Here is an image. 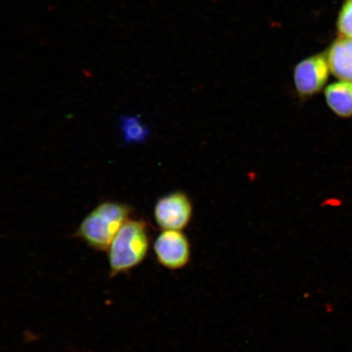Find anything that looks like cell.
<instances>
[{
	"label": "cell",
	"mask_w": 352,
	"mask_h": 352,
	"mask_svg": "<svg viewBox=\"0 0 352 352\" xmlns=\"http://www.w3.org/2000/svg\"><path fill=\"white\" fill-rule=\"evenodd\" d=\"M108 250L111 276L125 274L139 266L147 257L149 250L147 224L142 220H127Z\"/></svg>",
	"instance_id": "obj_1"
},
{
	"label": "cell",
	"mask_w": 352,
	"mask_h": 352,
	"mask_svg": "<svg viewBox=\"0 0 352 352\" xmlns=\"http://www.w3.org/2000/svg\"><path fill=\"white\" fill-rule=\"evenodd\" d=\"M328 107L342 118H352V82L338 80L324 88Z\"/></svg>",
	"instance_id": "obj_7"
},
{
	"label": "cell",
	"mask_w": 352,
	"mask_h": 352,
	"mask_svg": "<svg viewBox=\"0 0 352 352\" xmlns=\"http://www.w3.org/2000/svg\"><path fill=\"white\" fill-rule=\"evenodd\" d=\"M131 210L129 205L120 202H104L83 220L76 235L91 248L107 250L123 224L129 219Z\"/></svg>",
	"instance_id": "obj_2"
},
{
	"label": "cell",
	"mask_w": 352,
	"mask_h": 352,
	"mask_svg": "<svg viewBox=\"0 0 352 352\" xmlns=\"http://www.w3.org/2000/svg\"><path fill=\"white\" fill-rule=\"evenodd\" d=\"M192 214L190 198L180 191L162 197L153 209L154 220L162 230L184 231L190 223Z\"/></svg>",
	"instance_id": "obj_4"
},
{
	"label": "cell",
	"mask_w": 352,
	"mask_h": 352,
	"mask_svg": "<svg viewBox=\"0 0 352 352\" xmlns=\"http://www.w3.org/2000/svg\"><path fill=\"white\" fill-rule=\"evenodd\" d=\"M337 26L342 37L352 38V0H346L343 4Z\"/></svg>",
	"instance_id": "obj_8"
},
{
	"label": "cell",
	"mask_w": 352,
	"mask_h": 352,
	"mask_svg": "<svg viewBox=\"0 0 352 352\" xmlns=\"http://www.w3.org/2000/svg\"><path fill=\"white\" fill-rule=\"evenodd\" d=\"M325 54L333 76L338 80L352 82V38L336 39Z\"/></svg>",
	"instance_id": "obj_6"
},
{
	"label": "cell",
	"mask_w": 352,
	"mask_h": 352,
	"mask_svg": "<svg viewBox=\"0 0 352 352\" xmlns=\"http://www.w3.org/2000/svg\"><path fill=\"white\" fill-rule=\"evenodd\" d=\"M123 130L125 132L126 138L138 139L140 135H143V126L138 121L130 118L129 120L123 121Z\"/></svg>",
	"instance_id": "obj_9"
},
{
	"label": "cell",
	"mask_w": 352,
	"mask_h": 352,
	"mask_svg": "<svg viewBox=\"0 0 352 352\" xmlns=\"http://www.w3.org/2000/svg\"><path fill=\"white\" fill-rule=\"evenodd\" d=\"M330 69L327 54H318L298 63L294 69V83L300 99L310 98L327 87Z\"/></svg>",
	"instance_id": "obj_5"
},
{
	"label": "cell",
	"mask_w": 352,
	"mask_h": 352,
	"mask_svg": "<svg viewBox=\"0 0 352 352\" xmlns=\"http://www.w3.org/2000/svg\"><path fill=\"white\" fill-rule=\"evenodd\" d=\"M153 249L157 263L166 270H182L191 262L190 241L183 231L162 230Z\"/></svg>",
	"instance_id": "obj_3"
}]
</instances>
